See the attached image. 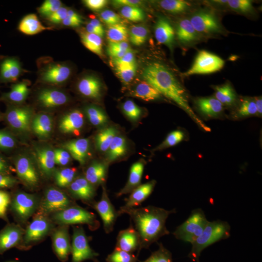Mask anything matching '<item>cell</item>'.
<instances>
[{"label":"cell","instance_id":"cell-6","mask_svg":"<svg viewBox=\"0 0 262 262\" xmlns=\"http://www.w3.org/2000/svg\"><path fill=\"white\" fill-rule=\"evenodd\" d=\"M248 69H249V61L230 60L201 50L185 66L184 70L188 76L195 79L213 80V82H230L241 77Z\"/></svg>","mask_w":262,"mask_h":262},{"label":"cell","instance_id":"cell-2","mask_svg":"<svg viewBox=\"0 0 262 262\" xmlns=\"http://www.w3.org/2000/svg\"><path fill=\"white\" fill-rule=\"evenodd\" d=\"M75 214L51 172L13 170L0 182V248H46Z\"/></svg>","mask_w":262,"mask_h":262},{"label":"cell","instance_id":"cell-1","mask_svg":"<svg viewBox=\"0 0 262 262\" xmlns=\"http://www.w3.org/2000/svg\"><path fill=\"white\" fill-rule=\"evenodd\" d=\"M114 242L151 258L195 251L217 222V204L203 188L163 184L149 170L122 172L111 184Z\"/></svg>","mask_w":262,"mask_h":262},{"label":"cell","instance_id":"cell-4","mask_svg":"<svg viewBox=\"0 0 262 262\" xmlns=\"http://www.w3.org/2000/svg\"><path fill=\"white\" fill-rule=\"evenodd\" d=\"M187 18L178 0H139L114 22L113 34L121 47L141 56Z\"/></svg>","mask_w":262,"mask_h":262},{"label":"cell","instance_id":"cell-11","mask_svg":"<svg viewBox=\"0 0 262 262\" xmlns=\"http://www.w3.org/2000/svg\"><path fill=\"white\" fill-rule=\"evenodd\" d=\"M249 8L252 9V12L255 13V16L262 22V0L251 2V3H249Z\"/></svg>","mask_w":262,"mask_h":262},{"label":"cell","instance_id":"cell-7","mask_svg":"<svg viewBox=\"0 0 262 262\" xmlns=\"http://www.w3.org/2000/svg\"><path fill=\"white\" fill-rule=\"evenodd\" d=\"M230 262H262V223L249 226L236 237Z\"/></svg>","mask_w":262,"mask_h":262},{"label":"cell","instance_id":"cell-9","mask_svg":"<svg viewBox=\"0 0 262 262\" xmlns=\"http://www.w3.org/2000/svg\"><path fill=\"white\" fill-rule=\"evenodd\" d=\"M239 108L246 130L262 146V96L245 94L239 98Z\"/></svg>","mask_w":262,"mask_h":262},{"label":"cell","instance_id":"cell-8","mask_svg":"<svg viewBox=\"0 0 262 262\" xmlns=\"http://www.w3.org/2000/svg\"><path fill=\"white\" fill-rule=\"evenodd\" d=\"M201 50L210 53V54L230 58V60L248 61V57H246L244 48L241 47L236 41H233L229 35H226L223 31L217 28L206 27L204 34H203Z\"/></svg>","mask_w":262,"mask_h":262},{"label":"cell","instance_id":"cell-3","mask_svg":"<svg viewBox=\"0 0 262 262\" xmlns=\"http://www.w3.org/2000/svg\"><path fill=\"white\" fill-rule=\"evenodd\" d=\"M153 83L133 79L103 41H91L75 48L63 60L54 77L60 95L80 105H102Z\"/></svg>","mask_w":262,"mask_h":262},{"label":"cell","instance_id":"cell-13","mask_svg":"<svg viewBox=\"0 0 262 262\" xmlns=\"http://www.w3.org/2000/svg\"><path fill=\"white\" fill-rule=\"evenodd\" d=\"M141 262H159V261H141Z\"/></svg>","mask_w":262,"mask_h":262},{"label":"cell","instance_id":"cell-12","mask_svg":"<svg viewBox=\"0 0 262 262\" xmlns=\"http://www.w3.org/2000/svg\"><path fill=\"white\" fill-rule=\"evenodd\" d=\"M256 94L262 96V69L258 72V77H256Z\"/></svg>","mask_w":262,"mask_h":262},{"label":"cell","instance_id":"cell-5","mask_svg":"<svg viewBox=\"0 0 262 262\" xmlns=\"http://www.w3.org/2000/svg\"><path fill=\"white\" fill-rule=\"evenodd\" d=\"M206 25L188 16L172 32L139 56L147 66L159 72H178L201 51Z\"/></svg>","mask_w":262,"mask_h":262},{"label":"cell","instance_id":"cell-10","mask_svg":"<svg viewBox=\"0 0 262 262\" xmlns=\"http://www.w3.org/2000/svg\"><path fill=\"white\" fill-rule=\"evenodd\" d=\"M86 256L88 245L76 241L35 253L32 262H86Z\"/></svg>","mask_w":262,"mask_h":262}]
</instances>
